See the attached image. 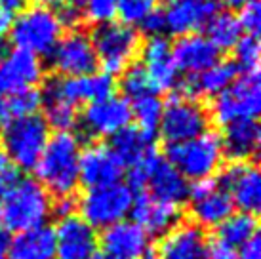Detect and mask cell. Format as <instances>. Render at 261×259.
Segmentation results:
<instances>
[{"mask_svg":"<svg viewBox=\"0 0 261 259\" xmlns=\"http://www.w3.org/2000/svg\"><path fill=\"white\" fill-rule=\"evenodd\" d=\"M82 143L73 132H56L50 136L35 166L37 181L50 196H73L80 183Z\"/></svg>","mask_w":261,"mask_h":259,"instance_id":"1","label":"cell"},{"mask_svg":"<svg viewBox=\"0 0 261 259\" xmlns=\"http://www.w3.org/2000/svg\"><path fill=\"white\" fill-rule=\"evenodd\" d=\"M51 206L50 193L37 179H19L0 196V229L19 235L48 225Z\"/></svg>","mask_w":261,"mask_h":259,"instance_id":"2","label":"cell"},{"mask_svg":"<svg viewBox=\"0 0 261 259\" xmlns=\"http://www.w3.org/2000/svg\"><path fill=\"white\" fill-rule=\"evenodd\" d=\"M132 191L151 194L152 198L181 206L189 198V183L162 154L151 151L138 164L128 168V183Z\"/></svg>","mask_w":261,"mask_h":259,"instance_id":"3","label":"cell"},{"mask_svg":"<svg viewBox=\"0 0 261 259\" xmlns=\"http://www.w3.org/2000/svg\"><path fill=\"white\" fill-rule=\"evenodd\" d=\"M65 29L67 27L63 19L59 17V12L33 4L19 10V14L14 15L10 38L14 48L42 58V56H50L56 44L65 35Z\"/></svg>","mask_w":261,"mask_h":259,"instance_id":"4","label":"cell"},{"mask_svg":"<svg viewBox=\"0 0 261 259\" xmlns=\"http://www.w3.org/2000/svg\"><path fill=\"white\" fill-rule=\"evenodd\" d=\"M164 159L174 166L189 183L210 179L221 170V162H223L219 134L208 130L195 139L168 145Z\"/></svg>","mask_w":261,"mask_h":259,"instance_id":"5","label":"cell"},{"mask_svg":"<svg viewBox=\"0 0 261 259\" xmlns=\"http://www.w3.org/2000/svg\"><path fill=\"white\" fill-rule=\"evenodd\" d=\"M90 38L97 56V65H101L103 72L111 76L122 74L139 56L143 44L138 29L115 21L97 25Z\"/></svg>","mask_w":261,"mask_h":259,"instance_id":"6","label":"cell"},{"mask_svg":"<svg viewBox=\"0 0 261 259\" xmlns=\"http://www.w3.org/2000/svg\"><path fill=\"white\" fill-rule=\"evenodd\" d=\"M134 196V191L126 183L86 189V193L76 200V212L95 230L107 229L130 216Z\"/></svg>","mask_w":261,"mask_h":259,"instance_id":"7","label":"cell"},{"mask_svg":"<svg viewBox=\"0 0 261 259\" xmlns=\"http://www.w3.org/2000/svg\"><path fill=\"white\" fill-rule=\"evenodd\" d=\"M210 122V113L206 105L193 97L174 94L164 103L159 134L166 145L183 143L208 132Z\"/></svg>","mask_w":261,"mask_h":259,"instance_id":"8","label":"cell"},{"mask_svg":"<svg viewBox=\"0 0 261 259\" xmlns=\"http://www.w3.org/2000/svg\"><path fill=\"white\" fill-rule=\"evenodd\" d=\"M2 151L19 172L35 170L44 147L50 139V128L42 116H27L2 126Z\"/></svg>","mask_w":261,"mask_h":259,"instance_id":"9","label":"cell"},{"mask_svg":"<svg viewBox=\"0 0 261 259\" xmlns=\"http://www.w3.org/2000/svg\"><path fill=\"white\" fill-rule=\"evenodd\" d=\"M261 111V84L259 72H250L237 76V80L225 92L214 97L212 107L208 109L210 120L225 124L242 120V118H257Z\"/></svg>","mask_w":261,"mask_h":259,"instance_id":"10","label":"cell"},{"mask_svg":"<svg viewBox=\"0 0 261 259\" xmlns=\"http://www.w3.org/2000/svg\"><path fill=\"white\" fill-rule=\"evenodd\" d=\"M132 109L130 101L122 95L111 94L103 99L92 101L84 105L82 115H79V124L90 139H105L116 136L120 130L130 126Z\"/></svg>","mask_w":261,"mask_h":259,"instance_id":"11","label":"cell"},{"mask_svg":"<svg viewBox=\"0 0 261 259\" xmlns=\"http://www.w3.org/2000/svg\"><path fill=\"white\" fill-rule=\"evenodd\" d=\"M189 214L200 229H218L234 212L231 196L218 179L196 181L189 189Z\"/></svg>","mask_w":261,"mask_h":259,"instance_id":"12","label":"cell"},{"mask_svg":"<svg viewBox=\"0 0 261 259\" xmlns=\"http://www.w3.org/2000/svg\"><path fill=\"white\" fill-rule=\"evenodd\" d=\"M48 58L58 76H84L97 71V56L92 38L79 29L61 36Z\"/></svg>","mask_w":261,"mask_h":259,"instance_id":"13","label":"cell"},{"mask_svg":"<svg viewBox=\"0 0 261 259\" xmlns=\"http://www.w3.org/2000/svg\"><path fill=\"white\" fill-rule=\"evenodd\" d=\"M232 206L255 216L261 208V175L254 162H231L218 177Z\"/></svg>","mask_w":261,"mask_h":259,"instance_id":"14","label":"cell"},{"mask_svg":"<svg viewBox=\"0 0 261 259\" xmlns=\"http://www.w3.org/2000/svg\"><path fill=\"white\" fill-rule=\"evenodd\" d=\"M141 67L145 69L147 79L151 82L154 94L175 92L179 84V72L175 69L172 58V44L166 36H151L145 44H141Z\"/></svg>","mask_w":261,"mask_h":259,"instance_id":"15","label":"cell"},{"mask_svg":"<svg viewBox=\"0 0 261 259\" xmlns=\"http://www.w3.org/2000/svg\"><path fill=\"white\" fill-rule=\"evenodd\" d=\"M54 238L56 259H90L99 246L95 229L90 227L79 214L58 219Z\"/></svg>","mask_w":261,"mask_h":259,"instance_id":"16","label":"cell"},{"mask_svg":"<svg viewBox=\"0 0 261 259\" xmlns=\"http://www.w3.org/2000/svg\"><path fill=\"white\" fill-rule=\"evenodd\" d=\"M44 80L42 59L35 54L14 48L0 59V97L37 88Z\"/></svg>","mask_w":261,"mask_h":259,"instance_id":"17","label":"cell"},{"mask_svg":"<svg viewBox=\"0 0 261 259\" xmlns=\"http://www.w3.org/2000/svg\"><path fill=\"white\" fill-rule=\"evenodd\" d=\"M126 168L109 145L90 143L80 152V183L86 189L120 183Z\"/></svg>","mask_w":261,"mask_h":259,"instance_id":"18","label":"cell"},{"mask_svg":"<svg viewBox=\"0 0 261 259\" xmlns=\"http://www.w3.org/2000/svg\"><path fill=\"white\" fill-rule=\"evenodd\" d=\"M221 12L219 0H181L172 2L164 12L166 33L174 36L198 35Z\"/></svg>","mask_w":261,"mask_h":259,"instance_id":"19","label":"cell"},{"mask_svg":"<svg viewBox=\"0 0 261 259\" xmlns=\"http://www.w3.org/2000/svg\"><path fill=\"white\" fill-rule=\"evenodd\" d=\"M56 94L74 107L88 105L92 101L103 99L115 92V80L105 72H92L84 76H50L44 80Z\"/></svg>","mask_w":261,"mask_h":259,"instance_id":"20","label":"cell"},{"mask_svg":"<svg viewBox=\"0 0 261 259\" xmlns=\"http://www.w3.org/2000/svg\"><path fill=\"white\" fill-rule=\"evenodd\" d=\"M132 221L138 223L149 237H162L172 230L177 223H181V210L175 204L156 200L151 194L139 193L134 196L130 210Z\"/></svg>","mask_w":261,"mask_h":259,"instance_id":"21","label":"cell"},{"mask_svg":"<svg viewBox=\"0 0 261 259\" xmlns=\"http://www.w3.org/2000/svg\"><path fill=\"white\" fill-rule=\"evenodd\" d=\"M99 244L103 253L111 259H141L151 248L149 235L130 219H124L103 229Z\"/></svg>","mask_w":261,"mask_h":259,"instance_id":"22","label":"cell"},{"mask_svg":"<svg viewBox=\"0 0 261 259\" xmlns=\"http://www.w3.org/2000/svg\"><path fill=\"white\" fill-rule=\"evenodd\" d=\"M208 238L195 223H177L162 235L154 248L156 259H206Z\"/></svg>","mask_w":261,"mask_h":259,"instance_id":"23","label":"cell"},{"mask_svg":"<svg viewBox=\"0 0 261 259\" xmlns=\"http://www.w3.org/2000/svg\"><path fill=\"white\" fill-rule=\"evenodd\" d=\"M172 58H174L177 72H185L187 76H196L210 69L219 61V51L216 46L202 35L179 36L172 44Z\"/></svg>","mask_w":261,"mask_h":259,"instance_id":"24","label":"cell"},{"mask_svg":"<svg viewBox=\"0 0 261 259\" xmlns=\"http://www.w3.org/2000/svg\"><path fill=\"white\" fill-rule=\"evenodd\" d=\"M239 76V69L231 59L221 61L219 59L210 69L196 74V76H187L185 80H179L174 94L185 95V97H218L221 92H225Z\"/></svg>","mask_w":261,"mask_h":259,"instance_id":"25","label":"cell"},{"mask_svg":"<svg viewBox=\"0 0 261 259\" xmlns=\"http://www.w3.org/2000/svg\"><path fill=\"white\" fill-rule=\"evenodd\" d=\"M219 141L223 159H229L231 162H250L259 149V124L255 118H242L225 124Z\"/></svg>","mask_w":261,"mask_h":259,"instance_id":"26","label":"cell"},{"mask_svg":"<svg viewBox=\"0 0 261 259\" xmlns=\"http://www.w3.org/2000/svg\"><path fill=\"white\" fill-rule=\"evenodd\" d=\"M8 259H56L54 229L50 225H42L15 235Z\"/></svg>","mask_w":261,"mask_h":259,"instance_id":"27","label":"cell"},{"mask_svg":"<svg viewBox=\"0 0 261 259\" xmlns=\"http://www.w3.org/2000/svg\"><path fill=\"white\" fill-rule=\"evenodd\" d=\"M111 139H113L111 149L120 159L124 168L138 164L139 160L145 159L149 152L154 151V136L139 130L138 126H126Z\"/></svg>","mask_w":261,"mask_h":259,"instance_id":"28","label":"cell"},{"mask_svg":"<svg viewBox=\"0 0 261 259\" xmlns=\"http://www.w3.org/2000/svg\"><path fill=\"white\" fill-rule=\"evenodd\" d=\"M40 109H44L42 118L48 124V128H54L56 132H71L79 126V107L61 99L46 82L40 90Z\"/></svg>","mask_w":261,"mask_h":259,"instance_id":"29","label":"cell"},{"mask_svg":"<svg viewBox=\"0 0 261 259\" xmlns=\"http://www.w3.org/2000/svg\"><path fill=\"white\" fill-rule=\"evenodd\" d=\"M42 99H40V90L38 88H29V90H21L10 95H2L0 97V124L14 122V120H21L27 116H35L40 111Z\"/></svg>","mask_w":261,"mask_h":259,"instance_id":"30","label":"cell"},{"mask_svg":"<svg viewBox=\"0 0 261 259\" xmlns=\"http://www.w3.org/2000/svg\"><path fill=\"white\" fill-rule=\"evenodd\" d=\"M255 235H257V219L255 216L244 214V212H232L218 227V240L234 250L244 246Z\"/></svg>","mask_w":261,"mask_h":259,"instance_id":"31","label":"cell"},{"mask_svg":"<svg viewBox=\"0 0 261 259\" xmlns=\"http://www.w3.org/2000/svg\"><path fill=\"white\" fill-rule=\"evenodd\" d=\"M206 38L210 40L216 50H232L237 42L240 40V36L244 35L240 29V23L237 19V15L231 12H219L206 27Z\"/></svg>","mask_w":261,"mask_h":259,"instance_id":"32","label":"cell"},{"mask_svg":"<svg viewBox=\"0 0 261 259\" xmlns=\"http://www.w3.org/2000/svg\"><path fill=\"white\" fill-rule=\"evenodd\" d=\"M132 120H136V126L147 134L154 136L159 132V124L162 118L164 103L159 97V94H147L130 103Z\"/></svg>","mask_w":261,"mask_h":259,"instance_id":"33","label":"cell"},{"mask_svg":"<svg viewBox=\"0 0 261 259\" xmlns=\"http://www.w3.org/2000/svg\"><path fill=\"white\" fill-rule=\"evenodd\" d=\"M234 58L232 63L237 65L239 72L250 74V72H259V59H261V44L259 38L254 35H242L237 46L232 48Z\"/></svg>","mask_w":261,"mask_h":259,"instance_id":"34","label":"cell"},{"mask_svg":"<svg viewBox=\"0 0 261 259\" xmlns=\"http://www.w3.org/2000/svg\"><path fill=\"white\" fill-rule=\"evenodd\" d=\"M120 76H122V79H120V92H122V97L128 99L130 103L134 99L141 97V95L154 94L151 88V82L147 79L145 69L139 63H132Z\"/></svg>","mask_w":261,"mask_h":259,"instance_id":"35","label":"cell"},{"mask_svg":"<svg viewBox=\"0 0 261 259\" xmlns=\"http://www.w3.org/2000/svg\"><path fill=\"white\" fill-rule=\"evenodd\" d=\"M154 10H156V0H118L116 2V15L120 17V23L134 29L139 27V23Z\"/></svg>","mask_w":261,"mask_h":259,"instance_id":"36","label":"cell"},{"mask_svg":"<svg viewBox=\"0 0 261 259\" xmlns=\"http://www.w3.org/2000/svg\"><path fill=\"white\" fill-rule=\"evenodd\" d=\"M116 2L118 0H84V21L103 25L111 23L116 17Z\"/></svg>","mask_w":261,"mask_h":259,"instance_id":"37","label":"cell"},{"mask_svg":"<svg viewBox=\"0 0 261 259\" xmlns=\"http://www.w3.org/2000/svg\"><path fill=\"white\" fill-rule=\"evenodd\" d=\"M237 19H239L240 29H242L244 35L257 36V33H259V29H261V6H259V2L254 0V2L246 4L244 8H240Z\"/></svg>","mask_w":261,"mask_h":259,"instance_id":"38","label":"cell"},{"mask_svg":"<svg viewBox=\"0 0 261 259\" xmlns=\"http://www.w3.org/2000/svg\"><path fill=\"white\" fill-rule=\"evenodd\" d=\"M19 179H21L19 168L8 159L6 152L0 149V196L6 194Z\"/></svg>","mask_w":261,"mask_h":259,"instance_id":"39","label":"cell"},{"mask_svg":"<svg viewBox=\"0 0 261 259\" xmlns=\"http://www.w3.org/2000/svg\"><path fill=\"white\" fill-rule=\"evenodd\" d=\"M139 31L147 35L149 38L151 36H164L166 33V23H164V12H160V10H154L152 14H149L143 19V21L139 23Z\"/></svg>","mask_w":261,"mask_h":259,"instance_id":"40","label":"cell"},{"mask_svg":"<svg viewBox=\"0 0 261 259\" xmlns=\"http://www.w3.org/2000/svg\"><path fill=\"white\" fill-rule=\"evenodd\" d=\"M206 259H237V250L214 238V240H208Z\"/></svg>","mask_w":261,"mask_h":259,"instance_id":"41","label":"cell"},{"mask_svg":"<svg viewBox=\"0 0 261 259\" xmlns=\"http://www.w3.org/2000/svg\"><path fill=\"white\" fill-rule=\"evenodd\" d=\"M237 259H261V240L259 235L250 238L246 244L237 250Z\"/></svg>","mask_w":261,"mask_h":259,"instance_id":"42","label":"cell"},{"mask_svg":"<svg viewBox=\"0 0 261 259\" xmlns=\"http://www.w3.org/2000/svg\"><path fill=\"white\" fill-rule=\"evenodd\" d=\"M12 23H14V14L0 8V40H4V38L10 35Z\"/></svg>","mask_w":261,"mask_h":259,"instance_id":"43","label":"cell"},{"mask_svg":"<svg viewBox=\"0 0 261 259\" xmlns=\"http://www.w3.org/2000/svg\"><path fill=\"white\" fill-rule=\"evenodd\" d=\"M10 250H12V235L8 230L0 229V259L10 257Z\"/></svg>","mask_w":261,"mask_h":259,"instance_id":"44","label":"cell"},{"mask_svg":"<svg viewBox=\"0 0 261 259\" xmlns=\"http://www.w3.org/2000/svg\"><path fill=\"white\" fill-rule=\"evenodd\" d=\"M23 6H25V0H0V8L6 12H12V14L23 10Z\"/></svg>","mask_w":261,"mask_h":259,"instance_id":"45","label":"cell"},{"mask_svg":"<svg viewBox=\"0 0 261 259\" xmlns=\"http://www.w3.org/2000/svg\"><path fill=\"white\" fill-rule=\"evenodd\" d=\"M35 4H38V6H46V8H61L63 4H65V0H33Z\"/></svg>","mask_w":261,"mask_h":259,"instance_id":"46","label":"cell"},{"mask_svg":"<svg viewBox=\"0 0 261 259\" xmlns=\"http://www.w3.org/2000/svg\"><path fill=\"white\" fill-rule=\"evenodd\" d=\"M225 6H229L231 10H240V8H244L246 4L250 2H254V0H223Z\"/></svg>","mask_w":261,"mask_h":259,"instance_id":"47","label":"cell"},{"mask_svg":"<svg viewBox=\"0 0 261 259\" xmlns=\"http://www.w3.org/2000/svg\"><path fill=\"white\" fill-rule=\"evenodd\" d=\"M141 259H156V253H154V248H149V250H147L145 252V255H143V257Z\"/></svg>","mask_w":261,"mask_h":259,"instance_id":"48","label":"cell"},{"mask_svg":"<svg viewBox=\"0 0 261 259\" xmlns=\"http://www.w3.org/2000/svg\"><path fill=\"white\" fill-rule=\"evenodd\" d=\"M90 259H111V257H109V255H105L103 252H95Z\"/></svg>","mask_w":261,"mask_h":259,"instance_id":"49","label":"cell"},{"mask_svg":"<svg viewBox=\"0 0 261 259\" xmlns=\"http://www.w3.org/2000/svg\"><path fill=\"white\" fill-rule=\"evenodd\" d=\"M168 4H172V2H181V0H166Z\"/></svg>","mask_w":261,"mask_h":259,"instance_id":"50","label":"cell"}]
</instances>
